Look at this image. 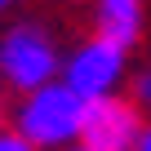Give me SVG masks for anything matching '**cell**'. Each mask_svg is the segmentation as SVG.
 Returning a JSON list of instances; mask_svg holds the SVG:
<instances>
[{
	"instance_id": "obj_4",
	"label": "cell",
	"mask_w": 151,
	"mask_h": 151,
	"mask_svg": "<svg viewBox=\"0 0 151 151\" xmlns=\"http://www.w3.org/2000/svg\"><path fill=\"white\" fill-rule=\"evenodd\" d=\"M120 71H124V49H116V45L93 36L89 45H80L67 58L62 85L80 102H93V98H111V89L120 85Z\"/></svg>"
},
{
	"instance_id": "obj_8",
	"label": "cell",
	"mask_w": 151,
	"mask_h": 151,
	"mask_svg": "<svg viewBox=\"0 0 151 151\" xmlns=\"http://www.w3.org/2000/svg\"><path fill=\"white\" fill-rule=\"evenodd\" d=\"M142 98L151 102V76H147V80H142Z\"/></svg>"
},
{
	"instance_id": "obj_1",
	"label": "cell",
	"mask_w": 151,
	"mask_h": 151,
	"mask_svg": "<svg viewBox=\"0 0 151 151\" xmlns=\"http://www.w3.org/2000/svg\"><path fill=\"white\" fill-rule=\"evenodd\" d=\"M80 111L85 102L76 98L62 80L27 93V102L18 107V138L31 142L36 151H62V147H76V129H80Z\"/></svg>"
},
{
	"instance_id": "obj_10",
	"label": "cell",
	"mask_w": 151,
	"mask_h": 151,
	"mask_svg": "<svg viewBox=\"0 0 151 151\" xmlns=\"http://www.w3.org/2000/svg\"><path fill=\"white\" fill-rule=\"evenodd\" d=\"M62 151H85V147H62Z\"/></svg>"
},
{
	"instance_id": "obj_7",
	"label": "cell",
	"mask_w": 151,
	"mask_h": 151,
	"mask_svg": "<svg viewBox=\"0 0 151 151\" xmlns=\"http://www.w3.org/2000/svg\"><path fill=\"white\" fill-rule=\"evenodd\" d=\"M133 151H151V124H142V138H138V147Z\"/></svg>"
},
{
	"instance_id": "obj_5",
	"label": "cell",
	"mask_w": 151,
	"mask_h": 151,
	"mask_svg": "<svg viewBox=\"0 0 151 151\" xmlns=\"http://www.w3.org/2000/svg\"><path fill=\"white\" fill-rule=\"evenodd\" d=\"M142 31V0H98V40L129 49Z\"/></svg>"
},
{
	"instance_id": "obj_6",
	"label": "cell",
	"mask_w": 151,
	"mask_h": 151,
	"mask_svg": "<svg viewBox=\"0 0 151 151\" xmlns=\"http://www.w3.org/2000/svg\"><path fill=\"white\" fill-rule=\"evenodd\" d=\"M0 151H36L31 142H22L18 133H0Z\"/></svg>"
},
{
	"instance_id": "obj_2",
	"label": "cell",
	"mask_w": 151,
	"mask_h": 151,
	"mask_svg": "<svg viewBox=\"0 0 151 151\" xmlns=\"http://www.w3.org/2000/svg\"><path fill=\"white\" fill-rule=\"evenodd\" d=\"M0 76L22 89V93H36L45 85H53L58 76V49L53 40L40 31V27H9L0 36Z\"/></svg>"
},
{
	"instance_id": "obj_3",
	"label": "cell",
	"mask_w": 151,
	"mask_h": 151,
	"mask_svg": "<svg viewBox=\"0 0 151 151\" xmlns=\"http://www.w3.org/2000/svg\"><path fill=\"white\" fill-rule=\"evenodd\" d=\"M142 138V116L124 98H93L80 111V129H76V147L85 151H133Z\"/></svg>"
},
{
	"instance_id": "obj_9",
	"label": "cell",
	"mask_w": 151,
	"mask_h": 151,
	"mask_svg": "<svg viewBox=\"0 0 151 151\" xmlns=\"http://www.w3.org/2000/svg\"><path fill=\"white\" fill-rule=\"evenodd\" d=\"M9 5H14V0H0V9H9Z\"/></svg>"
}]
</instances>
